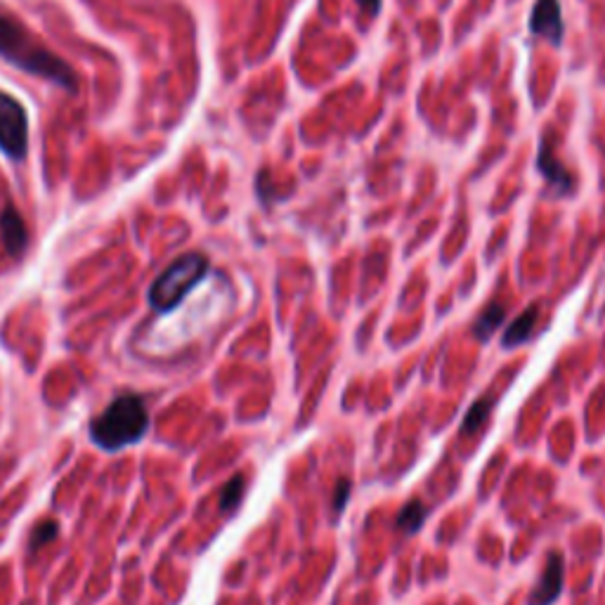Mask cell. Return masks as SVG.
<instances>
[{
    "label": "cell",
    "mask_w": 605,
    "mask_h": 605,
    "mask_svg": "<svg viewBox=\"0 0 605 605\" xmlns=\"http://www.w3.org/2000/svg\"><path fill=\"white\" fill-rule=\"evenodd\" d=\"M0 57L13 66L27 72L29 76L50 81L55 86L73 92L79 86L76 72L55 55L36 33L24 27V21L17 20L13 13L0 7Z\"/></svg>",
    "instance_id": "obj_1"
},
{
    "label": "cell",
    "mask_w": 605,
    "mask_h": 605,
    "mask_svg": "<svg viewBox=\"0 0 605 605\" xmlns=\"http://www.w3.org/2000/svg\"><path fill=\"white\" fill-rule=\"evenodd\" d=\"M149 428V412L140 395H121L92 422L90 438L107 452H116L142 440Z\"/></svg>",
    "instance_id": "obj_2"
},
{
    "label": "cell",
    "mask_w": 605,
    "mask_h": 605,
    "mask_svg": "<svg viewBox=\"0 0 605 605\" xmlns=\"http://www.w3.org/2000/svg\"><path fill=\"white\" fill-rule=\"evenodd\" d=\"M209 272V258L201 253H184L178 260H173L157 282L151 284L149 302L158 312H168L175 305H180L187 294L197 286Z\"/></svg>",
    "instance_id": "obj_3"
},
{
    "label": "cell",
    "mask_w": 605,
    "mask_h": 605,
    "mask_svg": "<svg viewBox=\"0 0 605 605\" xmlns=\"http://www.w3.org/2000/svg\"><path fill=\"white\" fill-rule=\"evenodd\" d=\"M0 151L21 161L29 151V116L20 99L0 90Z\"/></svg>",
    "instance_id": "obj_4"
},
{
    "label": "cell",
    "mask_w": 605,
    "mask_h": 605,
    "mask_svg": "<svg viewBox=\"0 0 605 605\" xmlns=\"http://www.w3.org/2000/svg\"><path fill=\"white\" fill-rule=\"evenodd\" d=\"M563 577H566V558L560 551H551L546 558L540 584L530 596V605H551L563 592Z\"/></svg>",
    "instance_id": "obj_5"
},
{
    "label": "cell",
    "mask_w": 605,
    "mask_h": 605,
    "mask_svg": "<svg viewBox=\"0 0 605 605\" xmlns=\"http://www.w3.org/2000/svg\"><path fill=\"white\" fill-rule=\"evenodd\" d=\"M530 29L541 38L551 40L553 46H558L563 38V20H560V3L558 0H537L530 14Z\"/></svg>",
    "instance_id": "obj_6"
},
{
    "label": "cell",
    "mask_w": 605,
    "mask_h": 605,
    "mask_svg": "<svg viewBox=\"0 0 605 605\" xmlns=\"http://www.w3.org/2000/svg\"><path fill=\"white\" fill-rule=\"evenodd\" d=\"M0 239H3V246H5L7 253L14 258H20L29 246L27 223H24V217L20 216V211L13 204H7L0 211Z\"/></svg>",
    "instance_id": "obj_7"
},
{
    "label": "cell",
    "mask_w": 605,
    "mask_h": 605,
    "mask_svg": "<svg viewBox=\"0 0 605 605\" xmlns=\"http://www.w3.org/2000/svg\"><path fill=\"white\" fill-rule=\"evenodd\" d=\"M537 168H540V173L544 175L549 183L556 187L558 192H570L575 187V180L573 175L566 171V166L560 164L558 157L553 154L551 145H549V138H544V142H541L540 147V158H537Z\"/></svg>",
    "instance_id": "obj_8"
},
{
    "label": "cell",
    "mask_w": 605,
    "mask_h": 605,
    "mask_svg": "<svg viewBox=\"0 0 605 605\" xmlns=\"http://www.w3.org/2000/svg\"><path fill=\"white\" fill-rule=\"evenodd\" d=\"M504 315H507V305H504V302L499 301L490 302L481 315H478V320H475L473 324L475 338H478V341H490V336L497 331V327L501 324Z\"/></svg>",
    "instance_id": "obj_9"
},
{
    "label": "cell",
    "mask_w": 605,
    "mask_h": 605,
    "mask_svg": "<svg viewBox=\"0 0 605 605\" xmlns=\"http://www.w3.org/2000/svg\"><path fill=\"white\" fill-rule=\"evenodd\" d=\"M537 317H540V312H537V305H530V308L523 312V315L516 320L511 327L507 329V334H504V345L507 348H514V345H520V343H525L530 336H533L534 331V324H537Z\"/></svg>",
    "instance_id": "obj_10"
},
{
    "label": "cell",
    "mask_w": 605,
    "mask_h": 605,
    "mask_svg": "<svg viewBox=\"0 0 605 605\" xmlns=\"http://www.w3.org/2000/svg\"><path fill=\"white\" fill-rule=\"evenodd\" d=\"M492 405H494L492 397H481V400L475 402L473 407L468 409L466 419H464V426H461V433L473 435L475 430H481L482 423H485L487 419H490V414H492Z\"/></svg>",
    "instance_id": "obj_11"
},
{
    "label": "cell",
    "mask_w": 605,
    "mask_h": 605,
    "mask_svg": "<svg viewBox=\"0 0 605 605\" xmlns=\"http://www.w3.org/2000/svg\"><path fill=\"white\" fill-rule=\"evenodd\" d=\"M423 520H426V507H423L419 499H414V501H409L407 507L400 511V516H397V525L412 534V533H419V530H422Z\"/></svg>",
    "instance_id": "obj_12"
},
{
    "label": "cell",
    "mask_w": 605,
    "mask_h": 605,
    "mask_svg": "<svg viewBox=\"0 0 605 605\" xmlns=\"http://www.w3.org/2000/svg\"><path fill=\"white\" fill-rule=\"evenodd\" d=\"M242 497H243V478L242 475H234V478L227 482V487L223 490V494H220V508H223V511L237 508Z\"/></svg>",
    "instance_id": "obj_13"
},
{
    "label": "cell",
    "mask_w": 605,
    "mask_h": 605,
    "mask_svg": "<svg viewBox=\"0 0 605 605\" xmlns=\"http://www.w3.org/2000/svg\"><path fill=\"white\" fill-rule=\"evenodd\" d=\"M348 494H350V481L341 478V481H338V485H336V494H334V514L336 516L341 514L343 507H345V501H348Z\"/></svg>",
    "instance_id": "obj_14"
},
{
    "label": "cell",
    "mask_w": 605,
    "mask_h": 605,
    "mask_svg": "<svg viewBox=\"0 0 605 605\" xmlns=\"http://www.w3.org/2000/svg\"><path fill=\"white\" fill-rule=\"evenodd\" d=\"M57 534V525L55 523H43V525L33 533V546L36 544H46V541H50Z\"/></svg>",
    "instance_id": "obj_15"
},
{
    "label": "cell",
    "mask_w": 605,
    "mask_h": 605,
    "mask_svg": "<svg viewBox=\"0 0 605 605\" xmlns=\"http://www.w3.org/2000/svg\"><path fill=\"white\" fill-rule=\"evenodd\" d=\"M357 3L371 14H379V10H381V0H357Z\"/></svg>",
    "instance_id": "obj_16"
}]
</instances>
